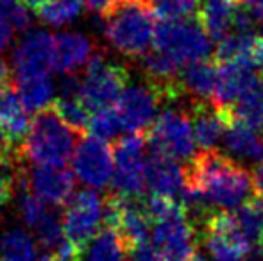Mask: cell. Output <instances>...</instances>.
Returning a JSON list of instances; mask_svg holds the SVG:
<instances>
[{
    "label": "cell",
    "mask_w": 263,
    "mask_h": 261,
    "mask_svg": "<svg viewBox=\"0 0 263 261\" xmlns=\"http://www.w3.org/2000/svg\"><path fill=\"white\" fill-rule=\"evenodd\" d=\"M118 0H84L86 7L93 13H99L101 16H104L107 11H111V7L117 4Z\"/></svg>",
    "instance_id": "obj_36"
},
{
    "label": "cell",
    "mask_w": 263,
    "mask_h": 261,
    "mask_svg": "<svg viewBox=\"0 0 263 261\" xmlns=\"http://www.w3.org/2000/svg\"><path fill=\"white\" fill-rule=\"evenodd\" d=\"M154 13L159 20H199L201 0H158Z\"/></svg>",
    "instance_id": "obj_31"
},
{
    "label": "cell",
    "mask_w": 263,
    "mask_h": 261,
    "mask_svg": "<svg viewBox=\"0 0 263 261\" xmlns=\"http://www.w3.org/2000/svg\"><path fill=\"white\" fill-rule=\"evenodd\" d=\"M260 81L261 79L251 66L240 63H222L218 68V79L213 97H211V104L222 111H229L231 106Z\"/></svg>",
    "instance_id": "obj_13"
},
{
    "label": "cell",
    "mask_w": 263,
    "mask_h": 261,
    "mask_svg": "<svg viewBox=\"0 0 263 261\" xmlns=\"http://www.w3.org/2000/svg\"><path fill=\"white\" fill-rule=\"evenodd\" d=\"M147 138L142 132L120 138L115 143L113 186L118 195L142 198L147 186Z\"/></svg>",
    "instance_id": "obj_6"
},
{
    "label": "cell",
    "mask_w": 263,
    "mask_h": 261,
    "mask_svg": "<svg viewBox=\"0 0 263 261\" xmlns=\"http://www.w3.org/2000/svg\"><path fill=\"white\" fill-rule=\"evenodd\" d=\"M190 116L199 150H213L224 138L228 124L231 122L228 111H222L208 102H194Z\"/></svg>",
    "instance_id": "obj_17"
},
{
    "label": "cell",
    "mask_w": 263,
    "mask_h": 261,
    "mask_svg": "<svg viewBox=\"0 0 263 261\" xmlns=\"http://www.w3.org/2000/svg\"><path fill=\"white\" fill-rule=\"evenodd\" d=\"M11 81V72H9V66L4 63L2 59H0V90H4V88L11 86L9 84Z\"/></svg>",
    "instance_id": "obj_39"
},
{
    "label": "cell",
    "mask_w": 263,
    "mask_h": 261,
    "mask_svg": "<svg viewBox=\"0 0 263 261\" xmlns=\"http://www.w3.org/2000/svg\"><path fill=\"white\" fill-rule=\"evenodd\" d=\"M88 132L91 136H97L101 139H111L122 131L120 116L117 113V108L107 106V108H101L91 111L90 122H88Z\"/></svg>",
    "instance_id": "obj_30"
},
{
    "label": "cell",
    "mask_w": 263,
    "mask_h": 261,
    "mask_svg": "<svg viewBox=\"0 0 263 261\" xmlns=\"http://www.w3.org/2000/svg\"><path fill=\"white\" fill-rule=\"evenodd\" d=\"M247 6L251 7V11L254 13V16L258 18V22H263V0H251Z\"/></svg>",
    "instance_id": "obj_40"
},
{
    "label": "cell",
    "mask_w": 263,
    "mask_h": 261,
    "mask_svg": "<svg viewBox=\"0 0 263 261\" xmlns=\"http://www.w3.org/2000/svg\"><path fill=\"white\" fill-rule=\"evenodd\" d=\"M211 36L201 20H161L154 31V49L172 57L177 65L210 59Z\"/></svg>",
    "instance_id": "obj_4"
},
{
    "label": "cell",
    "mask_w": 263,
    "mask_h": 261,
    "mask_svg": "<svg viewBox=\"0 0 263 261\" xmlns=\"http://www.w3.org/2000/svg\"><path fill=\"white\" fill-rule=\"evenodd\" d=\"M218 79V68L215 61L204 59L186 65L179 75L181 91L190 95L194 102H211Z\"/></svg>",
    "instance_id": "obj_20"
},
{
    "label": "cell",
    "mask_w": 263,
    "mask_h": 261,
    "mask_svg": "<svg viewBox=\"0 0 263 261\" xmlns=\"http://www.w3.org/2000/svg\"><path fill=\"white\" fill-rule=\"evenodd\" d=\"M18 77L42 75L54 70V36L45 31H31L20 39L13 54Z\"/></svg>",
    "instance_id": "obj_12"
},
{
    "label": "cell",
    "mask_w": 263,
    "mask_h": 261,
    "mask_svg": "<svg viewBox=\"0 0 263 261\" xmlns=\"http://www.w3.org/2000/svg\"><path fill=\"white\" fill-rule=\"evenodd\" d=\"M16 91L27 111H42L52 104L54 84L49 73L31 77H18Z\"/></svg>",
    "instance_id": "obj_23"
},
{
    "label": "cell",
    "mask_w": 263,
    "mask_h": 261,
    "mask_svg": "<svg viewBox=\"0 0 263 261\" xmlns=\"http://www.w3.org/2000/svg\"><path fill=\"white\" fill-rule=\"evenodd\" d=\"M127 254L131 256V261H159L158 249L154 247V244L151 240L131 247Z\"/></svg>",
    "instance_id": "obj_34"
},
{
    "label": "cell",
    "mask_w": 263,
    "mask_h": 261,
    "mask_svg": "<svg viewBox=\"0 0 263 261\" xmlns=\"http://www.w3.org/2000/svg\"><path fill=\"white\" fill-rule=\"evenodd\" d=\"M258 247H260V254L263 256V236H261V240H260V244H258Z\"/></svg>",
    "instance_id": "obj_43"
},
{
    "label": "cell",
    "mask_w": 263,
    "mask_h": 261,
    "mask_svg": "<svg viewBox=\"0 0 263 261\" xmlns=\"http://www.w3.org/2000/svg\"><path fill=\"white\" fill-rule=\"evenodd\" d=\"M101 220H104V204L101 197L91 190H83L68 200L63 215V233L65 238L77 247L86 245L97 234Z\"/></svg>",
    "instance_id": "obj_8"
},
{
    "label": "cell",
    "mask_w": 263,
    "mask_h": 261,
    "mask_svg": "<svg viewBox=\"0 0 263 261\" xmlns=\"http://www.w3.org/2000/svg\"><path fill=\"white\" fill-rule=\"evenodd\" d=\"M233 261H247L246 258H240V259H233Z\"/></svg>",
    "instance_id": "obj_44"
},
{
    "label": "cell",
    "mask_w": 263,
    "mask_h": 261,
    "mask_svg": "<svg viewBox=\"0 0 263 261\" xmlns=\"http://www.w3.org/2000/svg\"><path fill=\"white\" fill-rule=\"evenodd\" d=\"M161 95L153 84H133L127 86L117 101V113L120 116L122 129L129 132L147 131L156 120Z\"/></svg>",
    "instance_id": "obj_10"
},
{
    "label": "cell",
    "mask_w": 263,
    "mask_h": 261,
    "mask_svg": "<svg viewBox=\"0 0 263 261\" xmlns=\"http://www.w3.org/2000/svg\"><path fill=\"white\" fill-rule=\"evenodd\" d=\"M115 152L106 139L81 136L73 150V174L90 188H104L113 179Z\"/></svg>",
    "instance_id": "obj_9"
},
{
    "label": "cell",
    "mask_w": 263,
    "mask_h": 261,
    "mask_svg": "<svg viewBox=\"0 0 263 261\" xmlns=\"http://www.w3.org/2000/svg\"><path fill=\"white\" fill-rule=\"evenodd\" d=\"M102 18L107 42L120 54L142 57L149 52L156 31L151 0H118Z\"/></svg>",
    "instance_id": "obj_2"
},
{
    "label": "cell",
    "mask_w": 263,
    "mask_h": 261,
    "mask_svg": "<svg viewBox=\"0 0 263 261\" xmlns=\"http://www.w3.org/2000/svg\"><path fill=\"white\" fill-rule=\"evenodd\" d=\"M229 118L238 120L254 129L263 126V84L261 81L246 91L229 109Z\"/></svg>",
    "instance_id": "obj_26"
},
{
    "label": "cell",
    "mask_w": 263,
    "mask_h": 261,
    "mask_svg": "<svg viewBox=\"0 0 263 261\" xmlns=\"http://www.w3.org/2000/svg\"><path fill=\"white\" fill-rule=\"evenodd\" d=\"M129 73L118 63H111L102 54H95L86 65L81 81V101L90 111L113 106L127 88Z\"/></svg>",
    "instance_id": "obj_7"
},
{
    "label": "cell",
    "mask_w": 263,
    "mask_h": 261,
    "mask_svg": "<svg viewBox=\"0 0 263 261\" xmlns=\"http://www.w3.org/2000/svg\"><path fill=\"white\" fill-rule=\"evenodd\" d=\"M36 244L31 234L14 229L0 238V261H34Z\"/></svg>",
    "instance_id": "obj_27"
},
{
    "label": "cell",
    "mask_w": 263,
    "mask_h": 261,
    "mask_svg": "<svg viewBox=\"0 0 263 261\" xmlns=\"http://www.w3.org/2000/svg\"><path fill=\"white\" fill-rule=\"evenodd\" d=\"M151 242L158 249L159 261H186L195 252V227L188 215L156 222Z\"/></svg>",
    "instance_id": "obj_11"
},
{
    "label": "cell",
    "mask_w": 263,
    "mask_h": 261,
    "mask_svg": "<svg viewBox=\"0 0 263 261\" xmlns=\"http://www.w3.org/2000/svg\"><path fill=\"white\" fill-rule=\"evenodd\" d=\"M236 0H201V14L199 20L204 25L211 39L220 42L229 34L233 25V11Z\"/></svg>",
    "instance_id": "obj_22"
},
{
    "label": "cell",
    "mask_w": 263,
    "mask_h": 261,
    "mask_svg": "<svg viewBox=\"0 0 263 261\" xmlns=\"http://www.w3.org/2000/svg\"><path fill=\"white\" fill-rule=\"evenodd\" d=\"M186 181L201 192L215 211H233L254 195L253 177L233 157L218 150H201L186 168Z\"/></svg>",
    "instance_id": "obj_1"
},
{
    "label": "cell",
    "mask_w": 263,
    "mask_h": 261,
    "mask_svg": "<svg viewBox=\"0 0 263 261\" xmlns=\"http://www.w3.org/2000/svg\"><path fill=\"white\" fill-rule=\"evenodd\" d=\"M186 185V168L179 161L149 150L147 159V186L156 195L179 198Z\"/></svg>",
    "instance_id": "obj_14"
},
{
    "label": "cell",
    "mask_w": 263,
    "mask_h": 261,
    "mask_svg": "<svg viewBox=\"0 0 263 261\" xmlns=\"http://www.w3.org/2000/svg\"><path fill=\"white\" fill-rule=\"evenodd\" d=\"M13 197V179L0 172V204H6Z\"/></svg>",
    "instance_id": "obj_37"
},
{
    "label": "cell",
    "mask_w": 263,
    "mask_h": 261,
    "mask_svg": "<svg viewBox=\"0 0 263 261\" xmlns=\"http://www.w3.org/2000/svg\"><path fill=\"white\" fill-rule=\"evenodd\" d=\"M253 186H254V193L260 195L263 198V157L260 161H256L253 168Z\"/></svg>",
    "instance_id": "obj_38"
},
{
    "label": "cell",
    "mask_w": 263,
    "mask_h": 261,
    "mask_svg": "<svg viewBox=\"0 0 263 261\" xmlns=\"http://www.w3.org/2000/svg\"><path fill=\"white\" fill-rule=\"evenodd\" d=\"M186 261H206V259H204V256H201L199 252H194V254H192Z\"/></svg>",
    "instance_id": "obj_41"
},
{
    "label": "cell",
    "mask_w": 263,
    "mask_h": 261,
    "mask_svg": "<svg viewBox=\"0 0 263 261\" xmlns=\"http://www.w3.org/2000/svg\"><path fill=\"white\" fill-rule=\"evenodd\" d=\"M218 63H240L260 68L263 65V36L258 32H236L218 42L215 50Z\"/></svg>",
    "instance_id": "obj_16"
},
{
    "label": "cell",
    "mask_w": 263,
    "mask_h": 261,
    "mask_svg": "<svg viewBox=\"0 0 263 261\" xmlns=\"http://www.w3.org/2000/svg\"><path fill=\"white\" fill-rule=\"evenodd\" d=\"M50 106H52L54 111L76 131L83 132L84 129H88L91 111L86 108V104L81 101V95H76V97L59 95L55 101H52Z\"/></svg>",
    "instance_id": "obj_28"
},
{
    "label": "cell",
    "mask_w": 263,
    "mask_h": 261,
    "mask_svg": "<svg viewBox=\"0 0 263 261\" xmlns=\"http://www.w3.org/2000/svg\"><path fill=\"white\" fill-rule=\"evenodd\" d=\"M93 57V43L88 36L77 32H61L54 36V70L73 73Z\"/></svg>",
    "instance_id": "obj_18"
},
{
    "label": "cell",
    "mask_w": 263,
    "mask_h": 261,
    "mask_svg": "<svg viewBox=\"0 0 263 261\" xmlns=\"http://www.w3.org/2000/svg\"><path fill=\"white\" fill-rule=\"evenodd\" d=\"M231 213L243 236L253 245L260 244L263 236V198L254 193Z\"/></svg>",
    "instance_id": "obj_25"
},
{
    "label": "cell",
    "mask_w": 263,
    "mask_h": 261,
    "mask_svg": "<svg viewBox=\"0 0 263 261\" xmlns=\"http://www.w3.org/2000/svg\"><path fill=\"white\" fill-rule=\"evenodd\" d=\"M31 122H29L27 109L20 101V95L13 86L0 90V132L11 145H18L24 142L29 132Z\"/></svg>",
    "instance_id": "obj_19"
},
{
    "label": "cell",
    "mask_w": 263,
    "mask_h": 261,
    "mask_svg": "<svg viewBox=\"0 0 263 261\" xmlns=\"http://www.w3.org/2000/svg\"><path fill=\"white\" fill-rule=\"evenodd\" d=\"M36 261H55L52 256H43V258H40V259H36Z\"/></svg>",
    "instance_id": "obj_42"
},
{
    "label": "cell",
    "mask_w": 263,
    "mask_h": 261,
    "mask_svg": "<svg viewBox=\"0 0 263 261\" xmlns=\"http://www.w3.org/2000/svg\"><path fill=\"white\" fill-rule=\"evenodd\" d=\"M84 0H49L36 13L49 25H66L73 22L83 11Z\"/></svg>",
    "instance_id": "obj_29"
},
{
    "label": "cell",
    "mask_w": 263,
    "mask_h": 261,
    "mask_svg": "<svg viewBox=\"0 0 263 261\" xmlns=\"http://www.w3.org/2000/svg\"><path fill=\"white\" fill-rule=\"evenodd\" d=\"M81 132L65 122L52 106L38 111L24 139L22 152L38 167H63L72 157Z\"/></svg>",
    "instance_id": "obj_3"
},
{
    "label": "cell",
    "mask_w": 263,
    "mask_h": 261,
    "mask_svg": "<svg viewBox=\"0 0 263 261\" xmlns=\"http://www.w3.org/2000/svg\"><path fill=\"white\" fill-rule=\"evenodd\" d=\"M13 38V25L9 24V20L4 14L2 7H0V52L7 47V43Z\"/></svg>",
    "instance_id": "obj_35"
},
{
    "label": "cell",
    "mask_w": 263,
    "mask_h": 261,
    "mask_svg": "<svg viewBox=\"0 0 263 261\" xmlns=\"http://www.w3.org/2000/svg\"><path fill=\"white\" fill-rule=\"evenodd\" d=\"M226 149L240 161H260L263 157V138L254 127L231 120L224 132Z\"/></svg>",
    "instance_id": "obj_21"
},
{
    "label": "cell",
    "mask_w": 263,
    "mask_h": 261,
    "mask_svg": "<svg viewBox=\"0 0 263 261\" xmlns=\"http://www.w3.org/2000/svg\"><path fill=\"white\" fill-rule=\"evenodd\" d=\"M127 254L124 240L115 229L106 227L97 233L93 240L86 245L83 252V261H124Z\"/></svg>",
    "instance_id": "obj_24"
},
{
    "label": "cell",
    "mask_w": 263,
    "mask_h": 261,
    "mask_svg": "<svg viewBox=\"0 0 263 261\" xmlns=\"http://www.w3.org/2000/svg\"><path fill=\"white\" fill-rule=\"evenodd\" d=\"M73 174L63 167H36L31 174L29 190L42 200L61 206L70 200L73 192Z\"/></svg>",
    "instance_id": "obj_15"
},
{
    "label": "cell",
    "mask_w": 263,
    "mask_h": 261,
    "mask_svg": "<svg viewBox=\"0 0 263 261\" xmlns=\"http://www.w3.org/2000/svg\"><path fill=\"white\" fill-rule=\"evenodd\" d=\"M4 14L16 31H27L31 27V14L27 13V7L20 0H0Z\"/></svg>",
    "instance_id": "obj_33"
},
{
    "label": "cell",
    "mask_w": 263,
    "mask_h": 261,
    "mask_svg": "<svg viewBox=\"0 0 263 261\" xmlns=\"http://www.w3.org/2000/svg\"><path fill=\"white\" fill-rule=\"evenodd\" d=\"M22 215H24V220L27 226H31L32 229H36L38 226H42L47 218L52 216V211L49 209L45 200H42L36 193H32L31 190L24 192L22 195Z\"/></svg>",
    "instance_id": "obj_32"
},
{
    "label": "cell",
    "mask_w": 263,
    "mask_h": 261,
    "mask_svg": "<svg viewBox=\"0 0 263 261\" xmlns=\"http://www.w3.org/2000/svg\"><path fill=\"white\" fill-rule=\"evenodd\" d=\"M149 150L190 163L197 156V143L194 136L192 116L177 109H165L156 116L147 134Z\"/></svg>",
    "instance_id": "obj_5"
}]
</instances>
